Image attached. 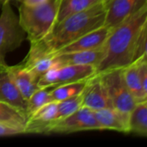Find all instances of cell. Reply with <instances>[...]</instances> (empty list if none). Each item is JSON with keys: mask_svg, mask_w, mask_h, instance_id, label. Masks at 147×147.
Segmentation results:
<instances>
[{"mask_svg": "<svg viewBox=\"0 0 147 147\" xmlns=\"http://www.w3.org/2000/svg\"><path fill=\"white\" fill-rule=\"evenodd\" d=\"M104 2L66 16L55 24L50 33L42 40L30 44L26 57L49 55L52 57L58 50L77 40L80 36L98 28L104 24Z\"/></svg>", "mask_w": 147, "mask_h": 147, "instance_id": "cell-1", "label": "cell"}, {"mask_svg": "<svg viewBox=\"0 0 147 147\" xmlns=\"http://www.w3.org/2000/svg\"><path fill=\"white\" fill-rule=\"evenodd\" d=\"M146 24L147 5H145L112 28L104 42L103 55L96 66V73L122 69L132 64L139 34Z\"/></svg>", "mask_w": 147, "mask_h": 147, "instance_id": "cell-2", "label": "cell"}, {"mask_svg": "<svg viewBox=\"0 0 147 147\" xmlns=\"http://www.w3.org/2000/svg\"><path fill=\"white\" fill-rule=\"evenodd\" d=\"M58 6L59 0H47L33 7L20 4L19 24L30 44L42 40L55 26Z\"/></svg>", "mask_w": 147, "mask_h": 147, "instance_id": "cell-3", "label": "cell"}, {"mask_svg": "<svg viewBox=\"0 0 147 147\" xmlns=\"http://www.w3.org/2000/svg\"><path fill=\"white\" fill-rule=\"evenodd\" d=\"M25 39L18 16L15 14L10 1L2 4L0 14V65H5L7 53L18 48Z\"/></svg>", "mask_w": 147, "mask_h": 147, "instance_id": "cell-4", "label": "cell"}, {"mask_svg": "<svg viewBox=\"0 0 147 147\" xmlns=\"http://www.w3.org/2000/svg\"><path fill=\"white\" fill-rule=\"evenodd\" d=\"M98 74L101 76L112 107L129 115L137 102L125 84L122 69H114Z\"/></svg>", "mask_w": 147, "mask_h": 147, "instance_id": "cell-5", "label": "cell"}, {"mask_svg": "<svg viewBox=\"0 0 147 147\" xmlns=\"http://www.w3.org/2000/svg\"><path fill=\"white\" fill-rule=\"evenodd\" d=\"M96 73V66L84 65H65L53 66L37 81L39 88H53L58 85L87 80Z\"/></svg>", "mask_w": 147, "mask_h": 147, "instance_id": "cell-6", "label": "cell"}, {"mask_svg": "<svg viewBox=\"0 0 147 147\" xmlns=\"http://www.w3.org/2000/svg\"><path fill=\"white\" fill-rule=\"evenodd\" d=\"M101 130L95 113L86 107H81L67 117L55 121L49 128L50 134H73L83 131Z\"/></svg>", "mask_w": 147, "mask_h": 147, "instance_id": "cell-7", "label": "cell"}, {"mask_svg": "<svg viewBox=\"0 0 147 147\" xmlns=\"http://www.w3.org/2000/svg\"><path fill=\"white\" fill-rule=\"evenodd\" d=\"M145 5L147 0H105L103 25L112 29Z\"/></svg>", "mask_w": 147, "mask_h": 147, "instance_id": "cell-8", "label": "cell"}, {"mask_svg": "<svg viewBox=\"0 0 147 147\" xmlns=\"http://www.w3.org/2000/svg\"><path fill=\"white\" fill-rule=\"evenodd\" d=\"M0 102L11 106L26 115L27 100L16 85L7 64L0 65Z\"/></svg>", "mask_w": 147, "mask_h": 147, "instance_id": "cell-9", "label": "cell"}, {"mask_svg": "<svg viewBox=\"0 0 147 147\" xmlns=\"http://www.w3.org/2000/svg\"><path fill=\"white\" fill-rule=\"evenodd\" d=\"M82 96V107H86L92 111L112 107L100 74H95L87 80Z\"/></svg>", "mask_w": 147, "mask_h": 147, "instance_id": "cell-10", "label": "cell"}, {"mask_svg": "<svg viewBox=\"0 0 147 147\" xmlns=\"http://www.w3.org/2000/svg\"><path fill=\"white\" fill-rule=\"evenodd\" d=\"M110 31V28L103 25L98 28H96L80 36L77 40H73L72 42L67 44L66 46L58 50L52 56L60 53L90 51L100 48L104 45V42L106 41Z\"/></svg>", "mask_w": 147, "mask_h": 147, "instance_id": "cell-11", "label": "cell"}, {"mask_svg": "<svg viewBox=\"0 0 147 147\" xmlns=\"http://www.w3.org/2000/svg\"><path fill=\"white\" fill-rule=\"evenodd\" d=\"M57 102L45 104L27 119L24 134H47L50 127L57 121Z\"/></svg>", "mask_w": 147, "mask_h": 147, "instance_id": "cell-12", "label": "cell"}, {"mask_svg": "<svg viewBox=\"0 0 147 147\" xmlns=\"http://www.w3.org/2000/svg\"><path fill=\"white\" fill-rule=\"evenodd\" d=\"M103 55V46L100 48L83 52H72L52 56L53 66L65 65H92L96 66Z\"/></svg>", "mask_w": 147, "mask_h": 147, "instance_id": "cell-13", "label": "cell"}, {"mask_svg": "<svg viewBox=\"0 0 147 147\" xmlns=\"http://www.w3.org/2000/svg\"><path fill=\"white\" fill-rule=\"evenodd\" d=\"M101 130H114L128 134L129 115L120 112L113 107L94 111Z\"/></svg>", "mask_w": 147, "mask_h": 147, "instance_id": "cell-14", "label": "cell"}, {"mask_svg": "<svg viewBox=\"0 0 147 147\" xmlns=\"http://www.w3.org/2000/svg\"><path fill=\"white\" fill-rule=\"evenodd\" d=\"M9 71L16 85L26 100L39 89L37 79L22 63L16 65H9Z\"/></svg>", "mask_w": 147, "mask_h": 147, "instance_id": "cell-15", "label": "cell"}, {"mask_svg": "<svg viewBox=\"0 0 147 147\" xmlns=\"http://www.w3.org/2000/svg\"><path fill=\"white\" fill-rule=\"evenodd\" d=\"M141 59L136 60L125 68H122L125 84L137 102L147 101V93L144 91L140 81V65Z\"/></svg>", "mask_w": 147, "mask_h": 147, "instance_id": "cell-16", "label": "cell"}, {"mask_svg": "<svg viewBox=\"0 0 147 147\" xmlns=\"http://www.w3.org/2000/svg\"><path fill=\"white\" fill-rule=\"evenodd\" d=\"M128 134L147 136V101L137 102L129 113Z\"/></svg>", "mask_w": 147, "mask_h": 147, "instance_id": "cell-17", "label": "cell"}, {"mask_svg": "<svg viewBox=\"0 0 147 147\" xmlns=\"http://www.w3.org/2000/svg\"><path fill=\"white\" fill-rule=\"evenodd\" d=\"M105 0H59L56 24L68 16L88 9Z\"/></svg>", "mask_w": 147, "mask_h": 147, "instance_id": "cell-18", "label": "cell"}, {"mask_svg": "<svg viewBox=\"0 0 147 147\" xmlns=\"http://www.w3.org/2000/svg\"><path fill=\"white\" fill-rule=\"evenodd\" d=\"M87 80L65 84L50 88V96L53 102H60L81 95L84 90Z\"/></svg>", "mask_w": 147, "mask_h": 147, "instance_id": "cell-19", "label": "cell"}, {"mask_svg": "<svg viewBox=\"0 0 147 147\" xmlns=\"http://www.w3.org/2000/svg\"><path fill=\"white\" fill-rule=\"evenodd\" d=\"M22 64L27 67L38 79L44 75L50 68L53 66V58L49 55H41L35 57H26Z\"/></svg>", "mask_w": 147, "mask_h": 147, "instance_id": "cell-20", "label": "cell"}, {"mask_svg": "<svg viewBox=\"0 0 147 147\" xmlns=\"http://www.w3.org/2000/svg\"><path fill=\"white\" fill-rule=\"evenodd\" d=\"M26 121L27 117L25 115L11 106L0 102V123L11 125L24 131Z\"/></svg>", "mask_w": 147, "mask_h": 147, "instance_id": "cell-21", "label": "cell"}, {"mask_svg": "<svg viewBox=\"0 0 147 147\" xmlns=\"http://www.w3.org/2000/svg\"><path fill=\"white\" fill-rule=\"evenodd\" d=\"M53 102L50 96V88H39L27 99V119L45 104Z\"/></svg>", "mask_w": 147, "mask_h": 147, "instance_id": "cell-22", "label": "cell"}, {"mask_svg": "<svg viewBox=\"0 0 147 147\" xmlns=\"http://www.w3.org/2000/svg\"><path fill=\"white\" fill-rule=\"evenodd\" d=\"M58 102V112H57V121L64 119L72 113L76 112L82 107L83 96L82 94L77 96L65 99Z\"/></svg>", "mask_w": 147, "mask_h": 147, "instance_id": "cell-23", "label": "cell"}, {"mask_svg": "<svg viewBox=\"0 0 147 147\" xmlns=\"http://www.w3.org/2000/svg\"><path fill=\"white\" fill-rule=\"evenodd\" d=\"M147 24L143 27L141 29L134 50V62L144 58H147Z\"/></svg>", "mask_w": 147, "mask_h": 147, "instance_id": "cell-24", "label": "cell"}, {"mask_svg": "<svg viewBox=\"0 0 147 147\" xmlns=\"http://www.w3.org/2000/svg\"><path fill=\"white\" fill-rule=\"evenodd\" d=\"M19 134H24V131L22 128L0 123V137H6V136H14V135H19Z\"/></svg>", "mask_w": 147, "mask_h": 147, "instance_id": "cell-25", "label": "cell"}, {"mask_svg": "<svg viewBox=\"0 0 147 147\" xmlns=\"http://www.w3.org/2000/svg\"><path fill=\"white\" fill-rule=\"evenodd\" d=\"M47 0H19L20 4L28 6V7H33V6H37L40 4H42L46 3Z\"/></svg>", "mask_w": 147, "mask_h": 147, "instance_id": "cell-26", "label": "cell"}, {"mask_svg": "<svg viewBox=\"0 0 147 147\" xmlns=\"http://www.w3.org/2000/svg\"><path fill=\"white\" fill-rule=\"evenodd\" d=\"M8 1H11V0H0V4L2 5L3 3H4L5 2H8Z\"/></svg>", "mask_w": 147, "mask_h": 147, "instance_id": "cell-27", "label": "cell"}]
</instances>
